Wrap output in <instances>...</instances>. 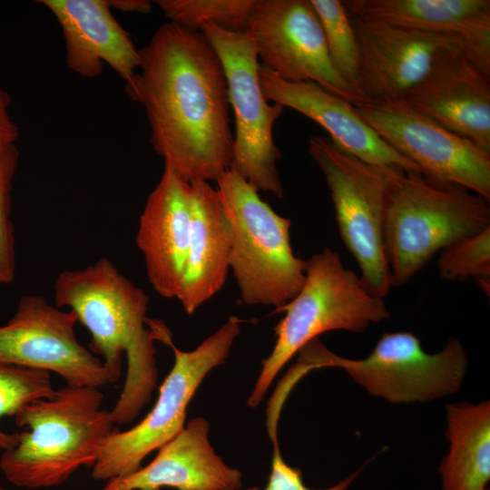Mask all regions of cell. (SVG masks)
<instances>
[{
    "instance_id": "cell-27",
    "label": "cell",
    "mask_w": 490,
    "mask_h": 490,
    "mask_svg": "<svg viewBox=\"0 0 490 490\" xmlns=\"http://www.w3.org/2000/svg\"><path fill=\"white\" fill-rule=\"evenodd\" d=\"M19 152L15 143L0 145V284L15 279V254L11 220V191Z\"/></svg>"
},
{
    "instance_id": "cell-24",
    "label": "cell",
    "mask_w": 490,
    "mask_h": 490,
    "mask_svg": "<svg viewBox=\"0 0 490 490\" xmlns=\"http://www.w3.org/2000/svg\"><path fill=\"white\" fill-rule=\"evenodd\" d=\"M49 371L0 362V419L15 416L24 406L55 396ZM18 433H5L0 427V450L16 446Z\"/></svg>"
},
{
    "instance_id": "cell-29",
    "label": "cell",
    "mask_w": 490,
    "mask_h": 490,
    "mask_svg": "<svg viewBox=\"0 0 490 490\" xmlns=\"http://www.w3.org/2000/svg\"><path fill=\"white\" fill-rule=\"evenodd\" d=\"M11 95L0 85V145L15 143L19 137V128L9 114Z\"/></svg>"
},
{
    "instance_id": "cell-16",
    "label": "cell",
    "mask_w": 490,
    "mask_h": 490,
    "mask_svg": "<svg viewBox=\"0 0 490 490\" xmlns=\"http://www.w3.org/2000/svg\"><path fill=\"white\" fill-rule=\"evenodd\" d=\"M191 211L189 182L164 164L140 217L136 245L147 276L163 298H177L189 246Z\"/></svg>"
},
{
    "instance_id": "cell-2",
    "label": "cell",
    "mask_w": 490,
    "mask_h": 490,
    "mask_svg": "<svg viewBox=\"0 0 490 490\" xmlns=\"http://www.w3.org/2000/svg\"><path fill=\"white\" fill-rule=\"evenodd\" d=\"M148 301L144 290L107 258L82 270H64L54 282L55 307L70 309L88 329L89 349L102 357L112 383L121 377L122 355L126 356L124 385L111 410L121 425L137 417L157 384V337L145 328Z\"/></svg>"
},
{
    "instance_id": "cell-6",
    "label": "cell",
    "mask_w": 490,
    "mask_h": 490,
    "mask_svg": "<svg viewBox=\"0 0 490 490\" xmlns=\"http://www.w3.org/2000/svg\"><path fill=\"white\" fill-rule=\"evenodd\" d=\"M216 182L233 228L230 269L243 302L280 308L306 279V260L291 247V220L275 212L232 167Z\"/></svg>"
},
{
    "instance_id": "cell-23",
    "label": "cell",
    "mask_w": 490,
    "mask_h": 490,
    "mask_svg": "<svg viewBox=\"0 0 490 490\" xmlns=\"http://www.w3.org/2000/svg\"><path fill=\"white\" fill-rule=\"evenodd\" d=\"M155 4L174 24L200 31L203 24L245 32L254 0H157Z\"/></svg>"
},
{
    "instance_id": "cell-22",
    "label": "cell",
    "mask_w": 490,
    "mask_h": 490,
    "mask_svg": "<svg viewBox=\"0 0 490 490\" xmlns=\"http://www.w3.org/2000/svg\"><path fill=\"white\" fill-rule=\"evenodd\" d=\"M448 453L439 473L442 490H486L490 480V403L446 405Z\"/></svg>"
},
{
    "instance_id": "cell-31",
    "label": "cell",
    "mask_w": 490,
    "mask_h": 490,
    "mask_svg": "<svg viewBox=\"0 0 490 490\" xmlns=\"http://www.w3.org/2000/svg\"><path fill=\"white\" fill-rule=\"evenodd\" d=\"M239 490H260L258 487H248V488H241V489H239Z\"/></svg>"
},
{
    "instance_id": "cell-3",
    "label": "cell",
    "mask_w": 490,
    "mask_h": 490,
    "mask_svg": "<svg viewBox=\"0 0 490 490\" xmlns=\"http://www.w3.org/2000/svg\"><path fill=\"white\" fill-rule=\"evenodd\" d=\"M103 400L99 387L66 385L52 398L24 406L14 416L24 431L0 459L6 479L18 487H53L81 466L92 467L103 441L116 429L110 411L101 408Z\"/></svg>"
},
{
    "instance_id": "cell-32",
    "label": "cell",
    "mask_w": 490,
    "mask_h": 490,
    "mask_svg": "<svg viewBox=\"0 0 490 490\" xmlns=\"http://www.w3.org/2000/svg\"><path fill=\"white\" fill-rule=\"evenodd\" d=\"M0 490H6V489H5V488H3L2 486H0Z\"/></svg>"
},
{
    "instance_id": "cell-28",
    "label": "cell",
    "mask_w": 490,
    "mask_h": 490,
    "mask_svg": "<svg viewBox=\"0 0 490 490\" xmlns=\"http://www.w3.org/2000/svg\"><path fill=\"white\" fill-rule=\"evenodd\" d=\"M272 443L271 469L263 490H347L360 473V470H357L339 483L325 489L309 488L303 482L301 470L288 465L279 451L278 441Z\"/></svg>"
},
{
    "instance_id": "cell-13",
    "label": "cell",
    "mask_w": 490,
    "mask_h": 490,
    "mask_svg": "<svg viewBox=\"0 0 490 490\" xmlns=\"http://www.w3.org/2000/svg\"><path fill=\"white\" fill-rule=\"evenodd\" d=\"M78 321L41 296H24L9 321L0 326V362L54 372L71 387L112 383L101 358L74 333Z\"/></svg>"
},
{
    "instance_id": "cell-8",
    "label": "cell",
    "mask_w": 490,
    "mask_h": 490,
    "mask_svg": "<svg viewBox=\"0 0 490 490\" xmlns=\"http://www.w3.org/2000/svg\"><path fill=\"white\" fill-rule=\"evenodd\" d=\"M309 152L324 175L340 237L358 265L362 283L384 299L393 287L384 245L386 204L391 187L406 172L364 162L328 136H312Z\"/></svg>"
},
{
    "instance_id": "cell-25",
    "label": "cell",
    "mask_w": 490,
    "mask_h": 490,
    "mask_svg": "<svg viewBox=\"0 0 490 490\" xmlns=\"http://www.w3.org/2000/svg\"><path fill=\"white\" fill-rule=\"evenodd\" d=\"M310 2L320 21L334 67L358 93L359 52L351 18L344 3L338 0Z\"/></svg>"
},
{
    "instance_id": "cell-20",
    "label": "cell",
    "mask_w": 490,
    "mask_h": 490,
    "mask_svg": "<svg viewBox=\"0 0 490 490\" xmlns=\"http://www.w3.org/2000/svg\"><path fill=\"white\" fill-rule=\"evenodd\" d=\"M189 246L177 299L191 315L222 289L234 235L217 188L206 181H192L189 182Z\"/></svg>"
},
{
    "instance_id": "cell-17",
    "label": "cell",
    "mask_w": 490,
    "mask_h": 490,
    "mask_svg": "<svg viewBox=\"0 0 490 490\" xmlns=\"http://www.w3.org/2000/svg\"><path fill=\"white\" fill-rule=\"evenodd\" d=\"M490 78L464 55H447L403 100L490 152Z\"/></svg>"
},
{
    "instance_id": "cell-30",
    "label": "cell",
    "mask_w": 490,
    "mask_h": 490,
    "mask_svg": "<svg viewBox=\"0 0 490 490\" xmlns=\"http://www.w3.org/2000/svg\"><path fill=\"white\" fill-rule=\"evenodd\" d=\"M111 8L122 12L149 14L152 12V4L147 0H109Z\"/></svg>"
},
{
    "instance_id": "cell-26",
    "label": "cell",
    "mask_w": 490,
    "mask_h": 490,
    "mask_svg": "<svg viewBox=\"0 0 490 490\" xmlns=\"http://www.w3.org/2000/svg\"><path fill=\"white\" fill-rule=\"evenodd\" d=\"M439 275L448 281L474 278L479 282L490 277V227L456 240L440 251Z\"/></svg>"
},
{
    "instance_id": "cell-21",
    "label": "cell",
    "mask_w": 490,
    "mask_h": 490,
    "mask_svg": "<svg viewBox=\"0 0 490 490\" xmlns=\"http://www.w3.org/2000/svg\"><path fill=\"white\" fill-rule=\"evenodd\" d=\"M351 15L434 33L457 34L474 60L490 54L489 0H349Z\"/></svg>"
},
{
    "instance_id": "cell-4",
    "label": "cell",
    "mask_w": 490,
    "mask_h": 490,
    "mask_svg": "<svg viewBox=\"0 0 490 490\" xmlns=\"http://www.w3.org/2000/svg\"><path fill=\"white\" fill-rule=\"evenodd\" d=\"M305 273L299 293L275 310L285 315L274 328L276 341L261 362L247 402L250 407L262 400L289 360L320 334L338 329L362 333L390 316L384 299L371 294L338 252L326 248L312 255L306 260Z\"/></svg>"
},
{
    "instance_id": "cell-10",
    "label": "cell",
    "mask_w": 490,
    "mask_h": 490,
    "mask_svg": "<svg viewBox=\"0 0 490 490\" xmlns=\"http://www.w3.org/2000/svg\"><path fill=\"white\" fill-rule=\"evenodd\" d=\"M200 31L218 54L226 76L235 120L231 167L258 191L282 199L277 167L282 152L272 131L284 107L270 104L262 92L260 63L253 42L246 31H230L211 23L203 24Z\"/></svg>"
},
{
    "instance_id": "cell-15",
    "label": "cell",
    "mask_w": 490,
    "mask_h": 490,
    "mask_svg": "<svg viewBox=\"0 0 490 490\" xmlns=\"http://www.w3.org/2000/svg\"><path fill=\"white\" fill-rule=\"evenodd\" d=\"M259 79L268 101L291 108L316 122L345 152L369 163L421 174L415 164L397 152L362 120L355 105L348 100L314 82L283 80L261 64Z\"/></svg>"
},
{
    "instance_id": "cell-19",
    "label": "cell",
    "mask_w": 490,
    "mask_h": 490,
    "mask_svg": "<svg viewBox=\"0 0 490 490\" xmlns=\"http://www.w3.org/2000/svg\"><path fill=\"white\" fill-rule=\"evenodd\" d=\"M63 32L66 64L85 78L98 77L107 64L125 82L137 73L141 57L109 0H41Z\"/></svg>"
},
{
    "instance_id": "cell-1",
    "label": "cell",
    "mask_w": 490,
    "mask_h": 490,
    "mask_svg": "<svg viewBox=\"0 0 490 490\" xmlns=\"http://www.w3.org/2000/svg\"><path fill=\"white\" fill-rule=\"evenodd\" d=\"M125 92L144 109L151 144L184 181H217L232 164L233 136L221 62L201 31L161 24L139 50Z\"/></svg>"
},
{
    "instance_id": "cell-7",
    "label": "cell",
    "mask_w": 490,
    "mask_h": 490,
    "mask_svg": "<svg viewBox=\"0 0 490 490\" xmlns=\"http://www.w3.org/2000/svg\"><path fill=\"white\" fill-rule=\"evenodd\" d=\"M242 320L230 316L195 349L182 351L172 340L170 330L159 321L157 340L173 351L174 363L159 389L158 398L146 416L133 427L117 428L103 441L92 468L95 480L130 475L143 459L174 437L185 426L188 406L205 377L222 365L240 331Z\"/></svg>"
},
{
    "instance_id": "cell-12",
    "label": "cell",
    "mask_w": 490,
    "mask_h": 490,
    "mask_svg": "<svg viewBox=\"0 0 490 490\" xmlns=\"http://www.w3.org/2000/svg\"><path fill=\"white\" fill-rule=\"evenodd\" d=\"M246 32L261 64L289 82H314L351 103H366L338 73L310 0H254Z\"/></svg>"
},
{
    "instance_id": "cell-11",
    "label": "cell",
    "mask_w": 490,
    "mask_h": 490,
    "mask_svg": "<svg viewBox=\"0 0 490 490\" xmlns=\"http://www.w3.org/2000/svg\"><path fill=\"white\" fill-rule=\"evenodd\" d=\"M362 118L426 179L490 200V152L444 128L403 99L355 104Z\"/></svg>"
},
{
    "instance_id": "cell-14",
    "label": "cell",
    "mask_w": 490,
    "mask_h": 490,
    "mask_svg": "<svg viewBox=\"0 0 490 490\" xmlns=\"http://www.w3.org/2000/svg\"><path fill=\"white\" fill-rule=\"evenodd\" d=\"M350 18L359 52L357 89L366 103L403 99L444 58L464 50L457 34Z\"/></svg>"
},
{
    "instance_id": "cell-9",
    "label": "cell",
    "mask_w": 490,
    "mask_h": 490,
    "mask_svg": "<svg viewBox=\"0 0 490 490\" xmlns=\"http://www.w3.org/2000/svg\"><path fill=\"white\" fill-rule=\"evenodd\" d=\"M306 371L322 367L343 368L375 397L393 403L426 402L460 389L467 368V355L457 338H451L437 353L426 352L411 332L384 333L363 359L339 357L318 338L300 351Z\"/></svg>"
},
{
    "instance_id": "cell-18",
    "label": "cell",
    "mask_w": 490,
    "mask_h": 490,
    "mask_svg": "<svg viewBox=\"0 0 490 490\" xmlns=\"http://www.w3.org/2000/svg\"><path fill=\"white\" fill-rule=\"evenodd\" d=\"M210 424L202 416L187 422L158 449L154 459L135 473L108 480L102 490H239L242 474L219 456L209 439Z\"/></svg>"
},
{
    "instance_id": "cell-5",
    "label": "cell",
    "mask_w": 490,
    "mask_h": 490,
    "mask_svg": "<svg viewBox=\"0 0 490 490\" xmlns=\"http://www.w3.org/2000/svg\"><path fill=\"white\" fill-rule=\"evenodd\" d=\"M488 202L462 187L403 172L389 191L384 220L393 287L408 282L451 243L490 227Z\"/></svg>"
}]
</instances>
